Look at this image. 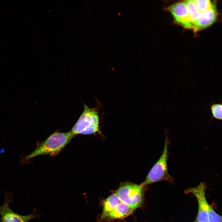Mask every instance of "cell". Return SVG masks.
Returning <instances> with one entry per match:
<instances>
[{"label":"cell","instance_id":"obj_10","mask_svg":"<svg viewBox=\"0 0 222 222\" xmlns=\"http://www.w3.org/2000/svg\"><path fill=\"white\" fill-rule=\"evenodd\" d=\"M134 210L121 202L109 213L105 220L123 219L130 215Z\"/></svg>","mask_w":222,"mask_h":222},{"label":"cell","instance_id":"obj_3","mask_svg":"<svg viewBox=\"0 0 222 222\" xmlns=\"http://www.w3.org/2000/svg\"><path fill=\"white\" fill-rule=\"evenodd\" d=\"M145 187L129 182H121L115 193L121 202L134 210L143 203Z\"/></svg>","mask_w":222,"mask_h":222},{"label":"cell","instance_id":"obj_2","mask_svg":"<svg viewBox=\"0 0 222 222\" xmlns=\"http://www.w3.org/2000/svg\"><path fill=\"white\" fill-rule=\"evenodd\" d=\"M169 144L170 140L166 134L162 153L149 172L145 180L141 184L142 186H145L155 182L163 181L173 184V179L169 174L167 167Z\"/></svg>","mask_w":222,"mask_h":222},{"label":"cell","instance_id":"obj_4","mask_svg":"<svg viewBox=\"0 0 222 222\" xmlns=\"http://www.w3.org/2000/svg\"><path fill=\"white\" fill-rule=\"evenodd\" d=\"M99 122L97 107L89 108L84 105L82 113L70 132L74 136L96 133L99 131Z\"/></svg>","mask_w":222,"mask_h":222},{"label":"cell","instance_id":"obj_6","mask_svg":"<svg viewBox=\"0 0 222 222\" xmlns=\"http://www.w3.org/2000/svg\"><path fill=\"white\" fill-rule=\"evenodd\" d=\"M10 197H5L3 204L0 206V215L2 222H28L31 219L39 218L40 215L36 213L35 209L31 214L26 215H19L13 212L10 208Z\"/></svg>","mask_w":222,"mask_h":222},{"label":"cell","instance_id":"obj_14","mask_svg":"<svg viewBox=\"0 0 222 222\" xmlns=\"http://www.w3.org/2000/svg\"><path fill=\"white\" fill-rule=\"evenodd\" d=\"M208 222H221V217L217 214L211 206L208 211Z\"/></svg>","mask_w":222,"mask_h":222},{"label":"cell","instance_id":"obj_8","mask_svg":"<svg viewBox=\"0 0 222 222\" xmlns=\"http://www.w3.org/2000/svg\"><path fill=\"white\" fill-rule=\"evenodd\" d=\"M217 15L216 7L201 13L197 23V31L204 29L212 25L216 20Z\"/></svg>","mask_w":222,"mask_h":222},{"label":"cell","instance_id":"obj_12","mask_svg":"<svg viewBox=\"0 0 222 222\" xmlns=\"http://www.w3.org/2000/svg\"><path fill=\"white\" fill-rule=\"evenodd\" d=\"M193 1L197 8L200 13L216 7L215 5L210 0H193Z\"/></svg>","mask_w":222,"mask_h":222},{"label":"cell","instance_id":"obj_5","mask_svg":"<svg viewBox=\"0 0 222 222\" xmlns=\"http://www.w3.org/2000/svg\"><path fill=\"white\" fill-rule=\"evenodd\" d=\"M207 186L205 183L201 182L196 186L187 188L185 193H191L196 198L198 204V211L197 220L199 222H208V212L210 207L205 196Z\"/></svg>","mask_w":222,"mask_h":222},{"label":"cell","instance_id":"obj_1","mask_svg":"<svg viewBox=\"0 0 222 222\" xmlns=\"http://www.w3.org/2000/svg\"><path fill=\"white\" fill-rule=\"evenodd\" d=\"M73 136L70 131L66 133H54L32 153L23 158L22 161H27L41 155H56L71 140Z\"/></svg>","mask_w":222,"mask_h":222},{"label":"cell","instance_id":"obj_15","mask_svg":"<svg viewBox=\"0 0 222 222\" xmlns=\"http://www.w3.org/2000/svg\"><path fill=\"white\" fill-rule=\"evenodd\" d=\"M198 222V221H195V222Z\"/></svg>","mask_w":222,"mask_h":222},{"label":"cell","instance_id":"obj_7","mask_svg":"<svg viewBox=\"0 0 222 222\" xmlns=\"http://www.w3.org/2000/svg\"><path fill=\"white\" fill-rule=\"evenodd\" d=\"M168 10L176 23L185 28L194 31L185 1L174 4L169 7Z\"/></svg>","mask_w":222,"mask_h":222},{"label":"cell","instance_id":"obj_13","mask_svg":"<svg viewBox=\"0 0 222 222\" xmlns=\"http://www.w3.org/2000/svg\"><path fill=\"white\" fill-rule=\"evenodd\" d=\"M212 114V119H216L218 120H222V105L221 103H214L210 106Z\"/></svg>","mask_w":222,"mask_h":222},{"label":"cell","instance_id":"obj_9","mask_svg":"<svg viewBox=\"0 0 222 222\" xmlns=\"http://www.w3.org/2000/svg\"><path fill=\"white\" fill-rule=\"evenodd\" d=\"M121 202L115 193L108 197L103 202L102 213L99 217L98 222L104 220L111 211Z\"/></svg>","mask_w":222,"mask_h":222},{"label":"cell","instance_id":"obj_11","mask_svg":"<svg viewBox=\"0 0 222 222\" xmlns=\"http://www.w3.org/2000/svg\"><path fill=\"white\" fill-rule=\"evenodd\" d=\"M188 8L189 17L194 29V31H197V25L200 12L197 8L193 0L185 1Z\"/></svg>","mask_w":222,"mask_h":222}]
</instances>
